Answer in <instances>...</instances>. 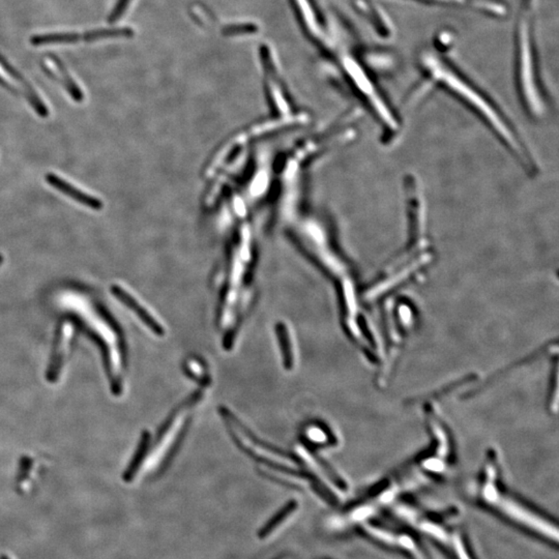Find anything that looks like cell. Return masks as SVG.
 <instances>
[{
  "label": "cell",
  "instance_id": "6da1fadb",
  "mask_svg": "<svg viewBox=\"0 0 559 559\" xmlns=\"http://www.w3.org/2000/svg\"><path fill=\"white\" fill-rule=\"evenodd\" d=\"M420 64L426 76L423 94L432 86L444 88L472 110L528 171H535L537 166L528 146L504 114L476 86L432 51L422 52Z\"/></svg>",
  "mask_w": 559,
  "mask_h": 559
},
{
  "label": "cell",
  "instance_id": "7a4b0ae2",
  "mask_svg": "<svg viewBox=\"0 0 559 559\" xmlns=\"http://www.w3.org/2000/svg\"><path fill=\"white\" fill-rule=\"evenodd\" d=\"M407 192L411 241L408 243L406 250L390 264L378 282L371 287L368 293L371 299L384 295L390 289L407 282L432 261L430 241L426 232L424 200L418 183L413 181L408 183Z\"/></svg>",
  "mask_w": 559,
  "mask_h": 559
},
{
  "label": "cell",
  "instance_id": "3957f363",
  "mask_svg": "<svg viewBox=\"0 0 559 559\" xmlns=\"http://www.w3.org/2000/svg\"><path fill=\"white\" fill-rule=\"evenodd\" d=\"M537 0H522L516 31V76L520 98L532 118H541L546 105L537 73L535 10Z\"/></svg>",
  "mask_w": 559,
  "mask_h": 559
},
{
  "label": "cell",
  "instance_id": "277c9868",
  "mask_svg": "<svg viewBox=\"0 0 559 559\" xmlns=\"http://www.w3.org/2000/svg\"><path fill=\"white\" fill-rule=\"evenodd\" d=\"M341 68L349 85L365 105L368 106L383 129L390 135H397L400 131V122L373 81L370 71L362 64L358 56L353 53L343 56Z\"/></svg>",
  "mask_w": 559,
  "mask_h": 559
},
{
  "label": "cell",
  "instance_id": "5b68a950",
  "mask_svg": "<svg viewBox=\"0 0 559 559\" xmlns=\"http://www.w3.org/2000/svg\"><path fill=\"white\" fill-rule=\"evenodd\" d=\"M495 463L493 459L488 462L486 467V479L482 487V497L487 504L500 509L514 521L530 528L537 534L544 535L551 541H558V530L553 524H550L543 518L535 515L530 509L524 508L515 500L500 493L496 483Z\"/></svg>",
  "mask_w": 559,
  "mask_h": 559
},
{
  "label": "cell",
  "instance_id": "8992f818",
  "mask_svg": "<svg viewBox=\"0 0 559 559\" xmlns=\"http://www.w3.org/2000/svg\"><path fill=\"white\" fill-rule=\"evenodd\" d=\"M292 4L293 10L302 27L310 40L325 52L327 55H332V38L327 29V23L317 8L314 0H289Z\"/></svg>",
  "mask_w": 559,
  "mask_h": 559
},
{
  "label": "cell",
  "instance_id": "52a82bcc",
  "mask_svg": "<svg viewBox=\"0 0 559 559\" xmlns=\"http://www.w3.org/2000/svg\"><path fill=\"white\" fill-rule=\"evenodd\" d=\"M222 411H223V416L225 418L226 422L229 424V428H230L231 433L233 434V437L237 440L241 448L247 451L252 457L257 458L261 461L277 464V465L286 463L289 466L291 464L297 463V459L291 457L290 455L288 456L279 451L273 450L271 446L257 440L247 429L243 428V425L239 424V420L228 410L222 409Z\"/></svg>",
  "mask_w": 559,
  "mask_h": 559
},
{
  "label": "cell",
  "instance_id": "ba28073f",
  "mask_svg": "<svg viewBox=\"0 0 559 559\" xmlns=\"http://www.w3.org/2000/svg\"><path fill=\"white\" fill-rule=\"evenodd\" d=\"M0 85L14 94H20L19 87H21L26 100L34 108L36 113L40 118H48L50 114L48 107L46 104L43 102L42 98L32 87L31 84L14 66H10L1 55H0Z\"/></svg>",
  "mask_w": 559,
  "mask_h": 559
},
{
  "label": "cell",
  "instance_id": "9c48e42d",
  "mask_svg": "<svg viewBox=\"0 0 559 559\" xmlns=\"http://www.w3.org/2000/svg\"><path fill=\"white\" fill-rule=\"evenodd\" d=\"M355 6L379 38L390 40L394 36V25L379 4L375 3L373 0H355Z\"/></svg>",
  "mask_w": 559,
  "mask_h": 559
},
{
  "label": "cell",
  "instance_id": "30bf717a",
  "mask_svg": "<svg viewBox=\"0 0 559 559\" xmlns=\"http://www.w3.org/2000/svg\"><path fill=\"white\" fill-rule=\"evenodd\" d=\"M41 68L46 73L47 76L54 81L64 86V90L72 97L73 100L77 103H82L84 100V94L82 92L74 78L71 76L68 69L55 56L46 55L41 60Z\"/></svg>",
  "mask_w": 559,
  "mask_h": 559
},
{
  "label": "cell",
  "instance_id": "8fae6325",
  "mask_svg": "<svg viewBox=\"0 0 559 559\" xmlns=\"http://www.w3.org/2000/svg\"><path fill=\"white\" fill-rule=\"evenodd\" d=\"M45 179L52 187L68 196V197L78 202V204L84 205V206L92 209V211H102L104 207L102 200L99 199L98 197H94V196L90 195V194L84 193L81 190L77 189L76 187L64 181V178H59V176L54 174H47Z\"/></svg>",
  "mask_w": 559,
  "mask_h": 559
},
{
  "label": "cell",
  "instance_id": "7c38bea8",
  "mask_svg": "<svg viewBox=\"0 0 559 559\" xmlns=\"http://www.w3.org/2000/svg\"><path fill=\"white\" fill-rule=\"evenodd\" d=\"M416 1L435 4V6L470 8L483 14L496 17L504 16L507 13L506 6L498 0H416Z\"/></svg>",
  "mask_w": 559,
  "mask_h": 559
},
{
  "label": "cell",
  "instance_id": "4fadbf2b",
  "mask_svg": "<svg viewBox=\"0 0 559 559\" xmlns=\"http://www.w3.org/2000/svg\"><path fill=\"white\" fill-rule=\"evenodd\" d=\"M365 530L374 539H378L379 542H382L385 545L392 546V547L396 546V547L401 548V549L411 554L416 559H429L428 556L423 552V550L416 545L412 537H408V535L392 534V532H386V530L371 525H367Z\"/></svg>",
  "mask_w": 559,
  "mask_h": 559
},
{
  "label": "cell",
  "instance_id": "5bb4252c",
  "mask_svg": "<svg viewBox=\"0 0 559 559\" xmlns=\"http://www.w3.org/2000/svg\"><path fill=\"white\" fill-rule=\"evenodd\" d=\"M111 293L118 301L122 302L127 308L131 309L153 334H157V336H164L165 332H164L163 327H161L159 323L150 316V313L144 310L142 306L138 302H136V299L131 295L126 292L125 289H122L118 285H113V286H111Z\"/></svg>",
  "mask_w": 559,
  "mask_h": 559
},
{
  "label": "cell",
  "instance_id": "9a60e30c",
  "mask_svg": "<svg viewBox=\"0 0 559 559\" xmlns=\"http://www.w3.org/2000/svg\"><path fill=\"white\" fill-rule=\"evenodd\" d=\"M360 62L369 71L374 70L377 73H388L394 70L396 59L394 54L382 50H367L358 55Z\"/></svg>",
  "mask_w": 559,
  "mask_h": 559
},
{
  "label": "cell",
  "instance_id": "2e32d148",
  "mask_svg": "<svg viewBox=\"0 0 559 559\" xmlns=\"http://www.w3.org/2000/svg\"><path fill=\"white\" fill-rule=\"evenodd\" d=\"M85 42V34L82 36L78 32H52V34H38L32 36L31 44L34 46H52V45H73Z\"/></svg>",
  "mask_w": 559,
  "mask_h": 559
},
{
  "label": "cell",
  "instance_id": "e0dca14e",
  "mask_svg": "<svg viewBox=\"0 0 559 559\" xmlns=\"http://www.w3.org/2000/svg\"><path fill=\"white\" fill-rule=\"evenodd\" d=\"M150 435L148 432H143L142 434L141 441H140L139 446L132 459L131 463L127 466L126 472L124 474L125 482L129 483L133 480L134 476L137 474L141 466L142 461L146 458V452H148V444H150Z\"/></svg>",
  "mask_w": 559,
  "mask_h": 559
},
{
  "label": "cell",
  "instance_id": "ac0fdd59",
  "mask_svg": "<svg viewBox=\"0 0 559 559\" xmlns=\"http://www.w3.org/2000/svg\"><path fill=\"white\" fill-rule=\"evenodd\" d=\"M297 508V502H289L288 504H286V507H284L264 528L261 530L260 532V537H267V535H271V532H275L276 528H279L281 524L283 523V521L287 519L289 516L291 515V513L295 511Z\"/></svg>",
  "mask_w": 559,
  "mask_h": 559
},
{
  "label": "cell",
  "instance_id": "d6986e66",
  "mask_svg": "<svg viewBox=\"0 0 559 559\" xmlns=\"http://www.w3.org/2000/svg\"><path fill=\"white\" fill-rule=\"evenodd\" d=\"M277 336L279 337L281 351L283 355V362L286 369H291L293 366L292 351H291L290 338L284 325L280 323L277 325Z\"/></svg>",
  "mask_w": 559,
  "mask_h": 559
},
{
  "label": "cell",
  "instance_id": "ffe728a7",
  "mask_svg": "<svg viewBox=\"0 0 559 559\" xmlns=\"http://www.w3.org/2000/svg\"><path fill=\"white\" fill-rule=\"evenodd\" d=\"M420 528L423 532L431 535V537H433L434 539L441 542V543L448 544L451 542V539H452V537H450V535H448V532H446V530H442L441 528L436 525V524L430 523V522H423V523L420 524Z\"/></svg>",
  "mask_w": 559,
  "mask_h": 559
},
{
  "label": "cell",
  "instance_id": "44dd1931",
  "mask_svg": "<svg viewBox=\"0 0 559 559\" xmlns=\"http://www.w3.org/2000/svg\"><path fill=\"white\" fill-rule=\"evenodd\" d=\"M132 2H133V0H118L111 14H110L109 22L116 23L120 21L124 17V15L126 14L127 8L131 6Z\"/></svg>",
  "mask_w": 559,
  "mask_h": 559
},
{
  "label": "cell",
  "instance_id": "7402d4cb",
  "mask_svg": "<svg viewBox=\"0 0 559 559\" xmlns=\"http://www.w3.org/2000/svg\"><path fill=\"white\" fill-rule=\"evenodd\" d=\"M306 439L311 444H323L327 441V434L320 427L312 426L308 428L306 432Z\"/></svg>",
  "mask_w": 559,
  "mask_h": 559
},
{
  "label": "cell",
  "instance_id": "603a6c76",
  "mask_svg": "<svg viewBox=\"0 0 559 559\" xmlns=\"http://www.w3.org/2000/svg\"><path fill=\"white\" fill-rule=\"evenodd\" d=\"M451 543L453 544V548H454L458 559H472L468 556L467 551H466L465 545H464L460 535L455 534L453 535L452 539H451Z\"/></svg>",
  "mask_w": 559,
  "mask_h": 559
},
{
  "label": "cell",
  "instance_id": "cb8c5ba5",
  "mask_svg": "<svg viewBox=\"0 0 559 559\" xmlns=\"http://www.w3.org/2000/svg\"><path fill=\"white\" fill-rule=\"evenodd\" d=\"M453 42H454V34H452L451 31H444L441 34H438L437 36V46L439 45H442L440 47V49H444V50H446V49H451L453 46Z\"/></svg>",
  "mask_w": 559,
  "mask_h": 559
},
{
  "label": "cell",
  "instance_id": "d4e9b609",
  "mask_svg": "<svg viewBox=\"0 0 559 559\" xmlns=\"http://www.w3.org/2000/svg\"><path fill=\"white\" fill-rule=\"evenodd\" d=\"M187 368H189L190 372L194 375L195 378L199 379V381H202V377L204 378L202 369L200 368L199 364H198L197 362H189Z\"/></svg>",
  "mask_w": 559,
  "mask_h": 559
},
{
  "label": "cell",
  "instance_id": "484cf974",
  "mask_svg": "<svg viewBox=\"0 0 559 559\" xmlns=\"http://www.w3.org/2000/svg\"><path fill=\"white\" fill-rule=\"evenodd\" d=\"M3 260H4L3 256H2L1 254H0V265L2 264V262H3Z\"/></svg>",
  "mask_w": 559,
  "mask_h": 559
},
{
  "label": "cell",
  "instance_id": "4316f807",
  "mask_svg": "<svg viewBox=\"0 0 559 559\" xmlns=\"http://www.w3.org/2000/svg\"><path fill=\"white\" fill-rule=\"evenodd\" d=\"M3 559H8V558H3Z\"/></svg>",
  "mask_w": 559,
  "mask_h": 559
}]
</instances>
